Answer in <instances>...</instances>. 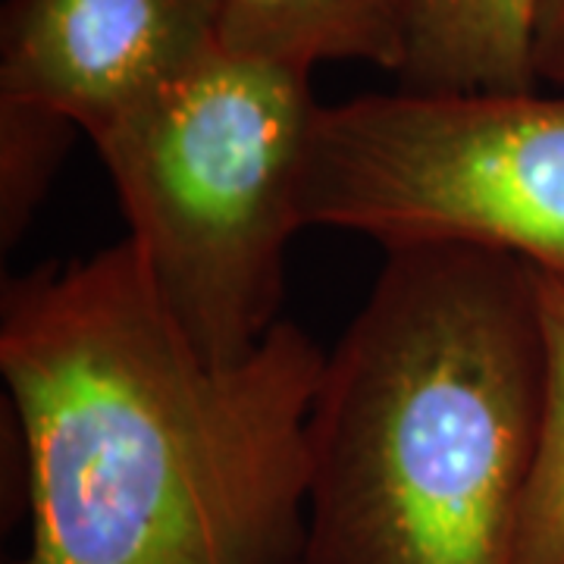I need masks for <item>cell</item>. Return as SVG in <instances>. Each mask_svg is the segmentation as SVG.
Wrapping results in <instances>:
<instances>
[{"label": "cell", "instance_id": "6da1fadb", "mask_svg": "<svg viewBox=\"0 0 564 564\" xmlns=\"http://www.w3.org/2000/svg\"><path fill=\"white\" fill-rule=\"evenodd\" d=\"M323 367L295 323L207 361L132 239L7 280L0 373L29 508L17 564H302Z\"/></svg>", "mask_w": 564, "mask_h": 564}, {"label": "cell", "instance_id": "3957f363", "mask_svg": "<svg viewBox=\"0 0 564 564\" xmlns=\"http://www.w3.org/2000/svg\"><path fill=\"white\" fill-rule=\"evenodd\" d=\"M321 104L311 73L214 44L95 139L129 236L207 361L276 326Z\"/></svg>", "mask_w": 564, "mask_h": 564}, {"label": "cell", "instance_id": "ba28073f", "mask_svg": "<svg viewBox=\"0 0 564 564\" xmlns=\"http://www.w3.org/2000/svg\"><path fill=\"white\" fill-rule=\"evenodd\" d=\"M545 399L514 564H564V282L536 270Z\"/></svg>", "mask_w": 564, "mask_h": 564}, {"label": "cell", "instance_id": "7a4b0ae2", "mask_svg": "<svg viewBox=\"0 0 564 564\" xmlns=\"http://www.w3.org/2000/svg\"><path fill=\"white\" fill-rule=\"evenodd\" d=\"M543 399L530 263L389 251L307 421L302 564H514Z\"/></svg>", "mask_w": 564, "mask_h": 564}, {"label": "cell", "instance_id": "9c48e42d", "mask_svg": "<svg viewBox=\"0 0 564 564\" xmlns=\"http://www.w3.org/2000/svg\"><path fill=\"white\" fill-rule=\"evenodd\" d=\"M79 129L39 104L0 98V245L32 226Z\"/></svg>", "mask_w": 564, "mask_h": 564}, {"label": "cell", "instance_id": "277c9868", "mask_svg": "<svg viewBox=\"0 0 564 564\" xmlns=\"http://www.w3.org/2000/svg\"><path fill=\"white\" fill-rule=\"evenodd\" d=\"M302 223L386 251H502L564 282V91L404 88L321 104Z\"/></svg>", "mask_w": 564, "mask_h": 564}, {"label": "cell", "instance_id": "52a82bcc", "mask_svg": "<svg viewBox=\"0 0 564 564\" xmlns=\"http://www.w3.org/2000/svg\"><path fill=\"white\" fill-rule=\"evenodd\" d=\"M540 0H414L399 69L411 91H533Z\"/></svg>", "mask_w": 564, "mask_h": 564}, {"label": "cell", "instance_id": "5b68a950", "mask_svg": "<svg viewBox=\"0 0 564 564\" xmlns=\"http://www.w3.org/2000/svg\"><path fill=\"white\" fill-rule=\"evenodd\" d=\"M220 0H7L0 98L101 139L217 44Z\"/></svg>", "mask_w": 564, "mask_h": 564}, {"label": "cell", "instance_id": "8992f818", "mask_svg": "<svg viewBox=\"0 0 564 564\" xmlns=\"http://www.w3.org/2000/svg\"><path fill=\"white\" fill-rule=\"evenodd\" d=\"M411 7L414 0H220L217 44L304 73L326 61L399 73Z\"/></svg>", "mask_w": 564, "mask_h": 564}, {"label": "cell", "instance_id": "30bf717a", "mask_svg": "<svg viewBox=\"0 0 564 564\" xmlns=\"http://www.w3.org/2000/svg\"><path fill=\"white\" fill-rule=\"evenodd\" d=\"M533 69H536V82H549L564 91V0L536 3Z\"/></svg>", "mask_w": 564, "mask_h": 564}]
</instances>
